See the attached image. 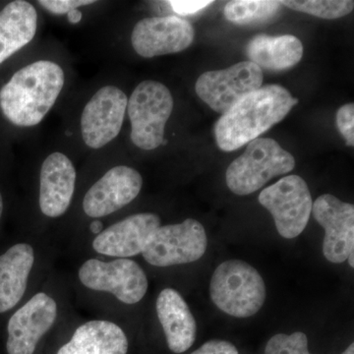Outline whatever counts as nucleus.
I'll list each match as a JSON object with an SVG mask.
<instances>
[{"label": "nucleus", "mask_w": 354, "mask_h": 354, "mask_svg": "<svg viewBox=\"0 0 354 354\" xmlns=\"http://www.w3.org/2000/svg\"><path fill=\"white\" fill-rule=\"evenodd\" d=\"M298 102L286 88L266 85L247 95L216 121L215 137L221 150L232 152L288 115Z\"/></svg>", "instance_id": "1"}, {"label": "nucleus", "mask_w": 354, "mask_h": 354, "mask_svg": "<svg viewBox=\"0 0 354 354\" xmlns=\"http://www.w3.org/2000/svg\"><path fill=\"white\" fill-rule=\"evenodd\" d=\"M64 82V70L55 62H32L18 70L1 88L0 109L14 125H38L55 106Z\"/></svg>", "instance_id": "2"}, {"label": "nucleus", "mask_w": 354, "mask_h": 354, "mask_svg": "<svg viewBox=\"0 0 354 354\" xmlns=\"http://www.w3.org/2000/svg\"><path fill=\"white\" fill-rule=\"evenodd\" d=\"M209 295L221 311L236 318H248L259 312L265 304V281L248 263L228 260L214 272Z\"/></svg>", "instance_id": "3"}, {"label": "nucleus", "mask_w": 354, "mask_h": 354, "mask_svg": "<svg viewBox=\"0 0 354 354\" xmlns=\"http://www.w3.org/2000/svg\"><path fill=\"white\" fill-rule=\"evenodd\" d=\"M295 160L278 142L257 138L247 144L241 157L228 167L225 181L236 195L252 194L272 178L288 174L295 169Z\"/></svg>", "instance_id": "4"}, {"label": "nucleus", "mask_w": 354, "mask_h": 354, "mask_svg": "<svg viewBox=\"0 0 354 354\" xmlns=\"http://www.w3.org/2000/svg\"><path fill=\"white\" fill-rule=\"evenodd\" d=\"M172 109L174 99L167 86L152 80L140 83L127 104L133 144L146 151L162 145Z\"/></svg>", "instance_id": "5"}, {"label": "nucleus", "mask_w": 354, "mask_h": 354, "mask_svg": "<svg viewBox=\"0 0 354 354\" xmlns=\"http://www.w3.org/2000/svg\"><path fill=\"white\" fill-rule=\"evenodd\" d=\"M208 247L202 223L187 218L177 225H160L151 235L143 257L156 267L188 264L201 259Z\"/></svg>", "instance_id": "6"}, {"label": "nucleus", "mask_w": 354, "mask_h": 354, "mask_svg": "<svg viewBox=\"0 0 354 354\" xmlns=\"http://www.w3.org/2000/svg\"><path fill=\"white\" fill-rule=\"evenodd\" d=\"M259 202L274 218L281 236L292 239L302 234L311 216V193L302 177L288 176L265 188Z\"/></svg>", "instance_id": "7"}, {"label": "nucleus", "mask_w": 354, "mask_h": 354, "mask_svg": "<svg viewBox=\"0 0 354 354\" xmlns=\"http://www.w3.org/2000/svg\"><path fill=\"white\" fill-rule=\"evenodd\" d=\"M79 279L88 290L111 293L125 304H138L148 290L145 272L128 258L86 261L79 270Z\"/></svg>", "instance_id": "8"}, {"label": "nucleus", "mask_w": 354, "mask_h": 354, "mask_svg": "<svg viewBox=\"0 0 354 354\" xmlns=\"http://www.w3.org/2000/svg\"><path fill=\"white\" fill-rule=\"evenodd\" d=\"M263 79V70L247 60L227 69L205 72L198 78L195 91L209 108L223 114L247 95L262 87Z\"/></svg>", "instance_id": "9"}, {"label": "nucleus", "mask_w": 354, "mask_h": 354, "mask_svg": "<svg viewBox=\"0 0 354 354\" xmlns=\"http://www.w3.org/2000/svg\"><path fill=\"white\" fill-rule=\"evenodd\" d=\"M127 104V95L115 86H104L91 97L81 115V134L88 148L101 149L118 136Z\"/></svg>", "instance_id": "10"}, {"label": "nucleus", "mask_w": 354, "mask_h": 354, "mask_svg": "<svg viewBox=\"0 0 354 354\" xmlns=\"http://www.w3.org/2000/svg\"><path fill=\"white\" fill-rule=\"evenodd\" d=\"M194 28L183 18L150 17L135 25L131 44L140 57L151 58L186 50L194 41Z\"/></svg>", "instance_id": "11"}, {"label": "nucleus", "mask_w": 354, "mask_h": 354, "mask_svg": "<svg viewBox=\"0 0 354 354\" xmlns=\"http://www.w3.org/2000/svg\"><path fill=\"white\" fill-rule=\"evenodd\" d=\"M312 213L319 225L325 228L323 253L326 259L335 264L348 260L354 252V207L341 201L334 195L317 198Z\"/></svg>", "instance_id": "12"}, {"label": "nucleus", "mask_w": 354, "mask_h": 354, "mask_svg": "<svg viewBox=\"0 0 354 354\" xmlns=\"http://www.w3.org/2000/svg\"><path fill=\"white\" fill-rule=\"evenodd\" d=\"M57 316L55 300L46 293H37L9 320L7 353L34 354L39 339L53 327Z\"/></svg>", "instance_id": "13"}, {"label": "nucleus", "mask_w": 354, "mask_h": 354, "mask_svg": "<svg viewBox=\"0 0 354 354\" xmlns=\"http://www.w3.org/2000/svg\"><path fill=\"white\" fill-rule=\"evenodd\" d=\"M143 178L138 171L125 165L109 169L88 190L83 209L91 218L111 215L138 196Z\"/></svg>", "instance_id": "14"}, {"label": "nucleus", "mask_w": 354, "mask_h": 354, "mask_svg": "<svg viewBox=\"0 0 354 354\" xmlns=\"http://www.w3.org/2000/svg\"><path fill=\"white\" fill-rule=\"evenodd\" d=\"M160 227V216L141 213L111 225L93 242L95 252L111 257L127 258L143 252L151 235Z\"/></svg>", "instance_id": "15"}, {"label": "nucleus", "mask_w": 354, "mask_h": 354, "mask_svg": "<svg viewBox=\"0 0 354 354\" xmlns=\"http://www.w3.org/2000/svg\"><path fill=\"white\" fill-rule=\"evenodd\" d=\"M76 171L64 153H50L41 165L39 208L44 216L58 218L71 204L75 190Z\"/></svg>", "instance_id": "16"}, {"label": "nucleus", "mask_w": 354, "mask_h": 354, "mask_svg": "<svg viewBox=\"0 0 354 354\" xmlns=\"http://www.w3.org/2000/svg\"><path fill=\"white\" fill-rule=\"evenodd\" d=\"M156 307L169 349L174 353L188 351L196 339L197 326L185 300L176 290L165 288Z\"/></svg>", "instance_id": "17"}, {"label": "nucleus", "mask_w": 354, "mask_h": 354, "mask_svg": "<svg viewBox=\"0 0 354 354\" xmlns=\"http://www.w3.org/2000/svg\"><path fill=\"white\" fill-rule=\"evenodd\" d=\"M127 337L120 326L94 320L77 328L57 354H127Z\"/></svg>", "instance_id": "18"}, {"label": "nucleus", "mask_w": 354, "mask_h": 354, "mask_svg": "<svg viewBox=\"0 0 354 354\" xmlns=\"http://www.w3.org/2000/svg\"><path fill=\"white\" fill-rule=\"evenodd\" d=\"M35 262L34 249L18 243L0 256V313L9 311L24 297Z\"/></svg>", "instance_id": "19"}, {"label": "nucleus", "mask_w": 354, "mask_h": 354, "mask_svg": "<svg viewBox=\"0 0 354 354\" xmlns=\"http://www.w3.org/2000/svg\"><path fill=\"white\" fill-rule=\"evenodd\" d=\"M38 14L30 2L16 0L0 11V64L34 39Z\"/></svg>", "instance_id": "20"}, {"label": "nucleus", "mask_w": 354, "mask_h": 354, "mask_svg": "<svg viewBox=\"0 0 354 354\" xmlns=\"http://www.w3.org/2000/svg\"><path fill=\"white\" fill-rule=\"evenodd\" d=\"M249 62L269 71H283L295 66L304 57V44L292 35H258L246 48Z\"/></svg>", "instance_id": "21"}, {"label": "nucleus", "mask_w": 354, "mask_h": 354, "mask_svg": "<svg viewBox=\"0 0 354 354\" xmlns=\"http://www.w3.org/2000/svg\"><path fill=\"white\" fill-rule=\"evenodd\" d=\"M281 3L272 0H237L227 2L223 14L230 22L239 25L258 24L278 14Z\"/></svg>", "instance_id": "22"}, {"label": "nucleus", "mask_w": 354, "mask_h": 354, "mask_svg": "<svg viewBox=\"0 0 354 354\" xmlns=\"http://www.w3.org/2000/svg\"><path fill=\"white\" fill-rule=\"evenodd\" d=\"M288 8L323 18L337 19L348 15L354 8V2L351 0H304V1H279Z\"/></svg>", "instance_id": "23"}, {"label": "nucleus", "mask_w": 354, "mask_h": 354, "mask_svg": "<svg viewBox=\"0 0 354 354\" xmlns=\"http://www.w3.org/2000/svg\"><path fill=\"white\" fill-rule=\"evenodd\" d=\"M264 354H311L308 339L304 333L291 335L278 334L272 337L266 346Z\"/></svg>", "instance_id": "24"}, {"label": "nucleus", "mask_w": 354, "mask_h": 354, "mask_svg": "<svg viewBox=\"0 0 354 354\" xmlns=\"http://www.w3.org/2000/svg\"><path fill=\"white\" fill-rule=\"evenodd\" d=\"M337 127L342 137L346 139V145H354V106L353 104H344L337 111Z\"/></svg>", "instance_id": "25"}, {"label": "nucleus", "mask_w": 354, "mask_h": 354, "mask_svg": "<svg viewBox=\"0 0 354 354\" xmlns=\"http://www.w3.org/2000/svg\"><path fill=\"white\" fill-rule=\"evenodd\" d=\"M95 2L94 0H41L38 3L48 12L62 15L75 10L78 7L90 6Z\"/></svg>", "instance_id": "26"}, {"label": "nucleus", "mask_w": 354, "mask_h": 354, "mask_svg": "<svg viewBox=\"0 0 354 354\" xmlns=\"http://www.w3.org/2000/svg\"><path fill=\"white\" fill-rule=\"evenodd\" d=\"M214 3V1H208V0H171L169 1V6L171 7L174 12L178 14V15H191L201 11L202 9L206 8L209 6Z\"/></svg>", "instance_id": "27"}, {"label": "nucleus", "mask_w": 354, "mask_h": 354, "mask_svg": "<svg viewBox=\"0 0 354 354\" xmlns=\"http://www.w3.org/2000/svg\"><path fill=\"white\" fill-rule=\"evenodd\" d=\"M191 354H239L232 342L223 339H212Z\"/></svg>", "instance_id": "28"}, {"label": "nucleus", "mask_w": 354, "mask_h": 354, "mask_svg": "<svg viewBox=\"0 0 354 354\" xmlns=\"http://www.w3.org/2000/svg\"><path fill=\"white\" fill-rule=\"evenodd\" d=\"M67 18H68V21L71 24H77V23L80 22L81 19H82V13L75 9V10H72L67 13Z\"/></svg>", "instance_id": "29"}, {"label": "nucleus", "mask_w": 354, "mask_h": 354, "mask_svg": "<svg viewBox=\"0 0 354 354\" xmlns=\"http://www.w3.org/2000/svg\"><path fill=\"white\" fill-rule=\"evenodd\" d=\"M102 227H104V225L101 221L95 220L91 223L90 230L94 234H100L102 232Z\"/></svg>", "instance_id": "30"}, {"label": "nucleus", "mask_w": 354, "mask_h": 354, "mask_svg": "<svg viewBox=\"0 0 354 354\" xmlns=\"http://www.w3.org/2000/svg\"><path fill=\"white\" fill-rule=\"evenodd\" d=\"M341 354H354V344H351V346Z\"/></svg>", "instance_id": "31"}, {"label": "nucleus", "mask_w": 354, "mask_h": 354, "mask_svg": "<svg viewBox=\"0 0 354 354\" xmlns=\"http://www.w3.org/2000/svg\"><path fill=\"white\" fill-rule=\"evenodd\" d=\"M2 212H3V200H2L1 193H0V221H1Z\"/></svg>", "instance_id": "32"}, {"label": "nucleus", "mask_w": 354, "mask_h": 354, "mask_svg": "<svg viewBox=\"0 0 354 354\" xmlns=\"http://www.w3.org/2000/svg\"><path fill=\"white\" fill-rule=\"evenodd\" d=\"M353 253H351V255H349L348 258L349 266H351V268L354 267V262H353L354 254Z\"/></svg>", "instance_id": "33"}]
</instances>
